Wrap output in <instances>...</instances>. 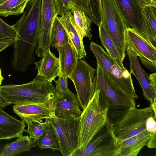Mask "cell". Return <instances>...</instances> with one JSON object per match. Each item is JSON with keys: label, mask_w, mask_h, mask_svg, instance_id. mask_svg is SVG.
I'll list each match as a JSON object with an SVG mask.
<instances>
[{"label": "cell", "mask_w": 156, "mask_h": 156, "mask_svg": "<svg viewBox=\"0 0 156 156\" xmlns=\"http://www.w3.org/2000/svg\"><path fill=\"white\" fill-rule=\"evenodd\" d=\"M69 78L73 82L80 107H86L94 92L96 71L84 60L80 59Z\"/></svg>", "instance_id": "6"}, {"label": "cell", "mask_w": 156, "mask_h": 156, "mask_svg": "<svg viewBox=\"0 0 156 156\" xmlns=\"http://www.w3.org/2000/svg\"><path fill=\"white\" fill-rule=\"evenodd\" d=\"M25 122L18 120L0 108V140L17 137L25 132Z\"/></svg>", "instance_id": "17"}, {"label": "cell", "mask_w": 156, "mask_h": 156, "mask_svg": "<svg viewBox=\"0 0 156 156\" xmlns=\"http://www.w3.org/2000/svg\"><path fill=\"white\" fill-rule=\"evenodd\" d=\"M37 69V76L52 81L60 73L58 58L48 49L41 60L35 63Z\"/></svg>", "instance_id": "18"}, {"label": "cell", "mask_w": 156, "mask_h": 156, "mask_svg": "<svg viewBox=\"0 0 156 156\" xmlns=\"http://www.w3.org/2000/svg\"><path fill=\"white\" fill-rule=\"evenodd\" d=\"M156 98H155L151 102L150 104V107L151 108V109H152L154 115V116L156 117Z\"/></svg>", "instance_id": "40"}, {"label": "cell", "mask_w": 156, "mask_h": 156, "mask_svg": "<svg viewBox=\"0 0 156 156\" xmlns=\"http://www.w3.org/2000/svg\"><path fill=\"white\" fill-rule=\"evenodd\" d=\"M50 38L51 45L57 50L62 47L69 40L68 35L57 16L52 27Z\"/></svg>", "instance_id": "28"}, {"label": "cell", "mask_w": 156, "mask_h": 156, "mask_svg": "<svg viewBox=\"0 0 156 156\" xmlns=\"http://www.w3.org/2000/svg\"><path fill=\"white\" fill-rule=\"evenodd\" d=\"M90 48L102 68L106 71L114 84L130 97L138 98L135 90L131 74L126 69L121 70L115 62L102 46L91 42Z\"/></svg>", "instance_id": "5"}, {"label": "cell", "mask_w": 156, "mask_h": 156, "mask_svg": "<svg viewBox=\"0 0 156 156\" xmlns=\"http://www.w3.org/2000/svg\"><path fill=\"white\" fill-rule=\"evenodd\" d=\"M150 86L154 94L156 95V73H154L149 75Z\"/></svg>", "instance_id": "37"}, {"label": "cell", "mask_w": 156, "mask_h": 156, "mask_svg": "<svg viewBox=\"0 0 156 156\" xmlns=\"http://www.w3.org/2000/svg\"><path fill=\"white\" fill-rule=\"evenodd\" d=\"M36 142L28 135H21L14 142L7 144L4 147L0 156H13L29 151L36 146Z\"/></svg>", "instance_id": "22"}, {"label": "cell", "mask_w": 156, "mask_h": 156, "mask_svg": "<svg viewBox=\"0 0 156 156\" xmlns=\"http://www.w3.org/2000/svg\"><path fill=\"white\" fill-rule=\"evenodd\" d=\"M58 51L60 72L65 74L69 78L78 60L69 39L63 47Z\"/></svg>", "instance_id": "21"}, {"label": "cell", "mask_w": 156, "mask_h": 156, "mask_svg": "<svg viewBox=\"0 0 156 156\" xmlns=\"http://www.w3.org/2000/svg\"><path fill=\"white\" fill-rule=\"evenodd\" d=\"M11 104L5 99L0 91V108H3Z\"/></svg>", "instance_id": "39"}, {"label": "cell", "mask_w": 156, "mask_h": 156, "mask_svg": "<svg viewBox=\"0 0 156 156\" xmlns=\"http://www.w3.org/2000/svg\"><path fill=\"white\" fill-rule=\"evenodd\" d=\"M99 34L101 43L107 51V52L114 60L119 68L122 71L126 69L123 62L120 60L119 54L114 42L109 36L101 22L98 26Z\"/></svg>", "instance_id": "25"}, {"label": "cell", "mask_w": 156, "mask_h": 156, "mask_svg": "<svg viewBox=\"0 0 156 156\" xmlns=\"http://www.w3.org/2000/svg\"><path fill=\"white\" fill-rule=\"evenodd\" d=\"M156 117L154 115L148 117L145 122V127L146 130L150 133L156 132Z\"/></svg>", "instance_id": "33"}, {"label": "cell", "mask_w": 156, "mask_h": 156, "mask_svg": "<svg viewBox=\"0 0 156 156\" xmlns=\"http://www.w3.org/2000/svg\"><path fill=\"white\" fill-rule=\"evenodd\" d=\"M138 4L141 9L146 6L156 7V0H139Z\"/></svg>", "instance_id": "36"}, {"label": "cell", "mask_w": 156, "mask_h": 156, "mask_svg": "<svg viewBox=\"0 0 156 156\" xmlns=\"http://www.w3.org/2000/svg\"><path fill=\"white\" fill-rule=\"evenodd\" d=\"M117 142L113 125L108 120L85 148L78 149L73 156H116Z\"/></svg>", "instance_id": "7"}, {"label": "cell", "mask_w": 156, "mask_h": 156, "mask_svg": "<svg viewBox=\"0 0 156 156\" xmlns=\"http://www.w3.org/2000/svg\"><path fill=\"white\" fill-rule=\"evenodd\" d=\"M97 90L80 117L78 128V149H84L108 120L107 112L100 107Z\"/></svg>", "instance_id": "3"}, {"label": "cell", "mask_w": 156, "mask_h": 156, "mask_svg": "<svg viewBox=\"0 0 156 156\" xmlns=\"http://www.w3.org/2000/svg\"><path fill=\"white\" fill-rule=\"evenodd\" d=\"M101 0H74V3L81 8L98 26L101 21Z\"/></svg>", "instance_id": "24"}, {"label": "cell", "mask_w": 156, "mask_h": 156, "mask_svg": "<svg viewBox=\"0 0 156 156\" xmlns=\"http://www.w3.org/2000/svg\"><path fill=\"white\" fill-rule=\"evenodd\" d=\"M28 126L27 130H25L34 141H36L43 134L49 124L47 119L44 122H40L35 120L23 119Z\"/></svg>", "instance_id": "29"}, {"label": "cell", "mask_w": 156, "mask_h": 156, "mask_svg": "<svg viewBox=\"0 0 156 156\" xmlns=\"http://www.w3.org/2000/svg\"><path fill=\"white\" fill-rule=\"evenodd\" d=\"M139 57L141 62L144 65L152 71H156V63L150 62L143 57Z\"/></svg>", "instance_id": "35"}, {"label": "cell", "mask_w": 156, "mask_h": 156, "mask_svg": "<svg viewBox=\"0 0 156 156\" xmlns=\"http://www.w3.org/2000/svg\"><path fill=\"white\" fill-rule=\"evenodd\" d=\"M154 133L145 130L130 137L117 140L116 156H137Z\"/></svg>", "instance_id": "16"}, {"label": "cell", "mask_w": 156, "mask_h": 156, "mask_svg": "<svg viewBox=\"0 0 156 156\" xmlns=\"http://www.w3.org/2000/svg\"><path fill=\"white\" fill-rule=\"evenodd\" d=\"M143 27L153 45L156 43V7L146 6L141 9Z\"/></svg>", "instance_id": "23"}, {"label": "cell", "mask_w": 156, "mask_h": 156, "mask_svg": "<svg viewBox=\"0 0 156 156\" xmlns=\"http://www.w3.org/2000/svg\"><path fill=\"white\" fill-rule=\"evenodd\" d=\"M125 41L134 49L138 56L143 57L150 62L156 63V47L134 29L127 27Z\"/></svg>", "instance_id": "15"}, {"label": "cell", "mask_w": 156, "mask_h": 156, "mask_svg": "<svg viewBox=\"0 0 156 156\" xmlns=\"http://www.w3.org/2000/svg\"><path fill=\"white\" fill-rule=\"evenodd\" d=\"M125 49L128 57L130 67V73L136 77L142 88L143 95L147 101L151 102L156 95L153 93L150 85L149 75L142 68L139 62L137 55L134 49L125 41Z\"/></svg>", "instance_id": "14"}, {"label": "cell", "mask_w": 156, "mask_h": 156, "mask_svg": "<svg viewBox=\"0 0 156 156\" xmlns=\"http://www.w3.org/2000/svg\"><path fill=\"white\" fill-rule=\"evenodd\" d=\"M114 0L123 16L127 27L133 28L151 42L143 26L141 9L138 4L139 0Z\"/></svg>", "instance_id": "11"}, {"label": "cell", "mask_w": 156, "mask_h": 156, "mask_svg": "<svg viewBox=\"0 0 156 156\" xmlns=\"http://www.w3.org/2000/svg\"><path fill=\"white\" fill-rule=\"evenodd\" d=\"M148 148H156V132L154 133L150 137L146 145Z\"/></svg>", "instance_id": "38"}, {"label": "cell", "mask_w": 156, "mask_h": 156, "mask_svg": "<svg viewBox=\"0 0 156 156\" xmlns=\"http://www.w3.org/2000/svg\"><path fill=\"white\" fill-rule=\"evenodd\" d=\"M30 0H0V16L18 15L24 11Z\"/></svg>", "instance_id": "26"}, {"label": "cell", "mask_w": 156, "mask_h": 156, "mask_svg": "<svg viewBox=\"0 0 156 156\" xmlns=\"http://www.w3.org/2000/svg\"><path fill=\"white\" fill-rule=\"evenodd\" d=\"M80 118L62 119L55 116L47 119L54 128L63 156H73L78 149V128Z\"/></svg>", "instance_id": "8"}, {"label": "cell", "mask_w": 156, "mask_h": 156, "mask_svg": "<svg viewBox=\"0 0 156 156\" xmlns=\"http://www.w3.org/2000/svg\"><path fill=\"white\" fill-rule=\"evenodd\" d=\"M41 21L36 54L42 58L51 47V33L52 27L58 16L53 0H42Z\"/></svg>", "instance_id": "10"}, {"label": "cell", "mask_w": 156, "mask_h": 156, "mask_svg": "<svg viewBox=\"0 0 156 156\" xmlns=\"http://www.w3.org/2000/svg\"><path fill=\"white\" fill-rule=\"evenodd\" d=\"M52 82L37 75L27 83L0 86V91L11 104H44L54 101L58 94Z\"/></svg>", "instance_id": "2"}, {"label": "cell", "mask_w": 156, "mask_h": 156, "mask_svg": "<svg viewBox=\"0 0 156 156\" xmlns=\"http://www.w3.org/2000/svg\"><path fill=\"white\" fill-rule=\"evenodd\" d=\"M57 15L61 16L70 12L74 3V0H53Z\"/></svg>", "instance_id": "31"}, {"label": "cell", "mask_w": 156, "mask_h": 156, "mask_svg": "<svg viewBox=\"0 0 156 156\" xmlns=\"http://www.w3.org/2000/svg\"><path fill=\"white\" fill-rule=\"evenodd\" d=\"M16 39L13 38L0 39V52L9 46L13 45Z\"/></svg>", "instance_id": "34"}, {"label": "cell", "mask_w": 156, "mask_h": 156, "mask_svg": "<svg viewBox=\"0 0 156 156\" xmlns=\"http://www.w3.org/2000/svg\"><path fill=\"white\" fill-rule=\"evenodd\" d=\"M98 89L99 105L107 112L108 120L113 126L118 124L130 110L136 107L135 99L118 88L97 62L95 91Z\"/></svg>", "instance_id": "1"}, {"label": "cell", "mask_w": 156, "mask_h": 156, "mask_svg": "<svg viewBox=\"0 0 156 156\" xmlns=\"http://www.w3.org/2000/svg\"><path fill=\"white\" fill-rule=\"evenodd\" d=\"M18 34L13 25L7 24L0 17V39L13 38L16 39Z\"/></svg>", "instance_id": "30"}, {"label": "cell", "mask_w": 156, "mask_h": 156, "mask_svg": "<svg viewBox=\"0 0 156 156\" xmlns=\"http://www.w3.org/2000/svg\"><path fill=\"white\" fill-rule=\"evenodd\" d=\"M70 12L71 20L75 28L82 38L86 37L90 39L92 37L90 33L92 21L90 18L81 8L75 3Z\"/></svg>", "instance_id": "20"}, {"label": "cell", "mask_w": 156, "mask_h": 156, "mask_svg": "<svg viewBox=\"0 0 156 156\" xmlns=\"http://www.w3.org/2000/svg\"><path fill=\"white\" fill-rule=\"evenodd\" d=\"M82 112L75 94L69 90L66 93L58 94L54 101L55 117L62 119L78 118Z\"/></svg>", "instance_id": "12"}, {"label": "cell", "mask_w": 156, "mask_h": 156, "mask_svg": "<svg viewBox=\"0 0 156 156\" xmlns=\"http://www.w3.org/2000/svg\"><path fill=\"white\" fill-rule=\"evenodd\" d=\"M57 80H54L56 84L55 89L59 94L66 93L69 90L68 87V78L65 74L60 72Z\"/></svg>", "instance_id": "32"}, {"label": "cell", "mask_w": 156, "mask_h": 156, "mask_svg": "<svg viewBox=\"0 0 156 156\" xmlns=\"http://www.w3.org/2000/svg\"><path fill=\"white\" fill-rule=\"evenodd\" d=\"M4 78L3 77L2 74V69L0 67V86L1 85Z\"/></svg>", "instance_id": "41"}, {"label": "cell", "mask_w": 156, "mask_h": 156, "mask_svg": "<svg viewBox=\"0 0 156 156\" xmlns=\"http://www.w3.org/2000/svg\"><path fill=\"white\" fill-rule=\"evenodd\" d=\"M101 22L115 44L122 62L125 57L126 22L114 0H101Z\"/></svg>", "instance_id": "4"}, {"label": "cell", "mask_w": 156, "mask_h": 156, "mask_svg": "<svg viewBox=\"0 0 156 156\" xmlns=\"http://www.w3.org/2000/svg\"><path fill=\"white\" fill-rule=\"evenodd\" d=\"M71 13L69 12L63 16L57 17L66 30L75 52L77 59L86 57L87 54L83 43V38L73 25L70 19Z\"/></svg>", "instance_id": "19"}, {"label": "cell", "mask_w": 156, "mask_h": 156, "mask_svg": "<svg viewBox=\"0 0 156 156\" xmlns=\"http://www.w3.org/2000/svg\"><path fill=\"white\" fill-rule=\"evenodd\" d=\"M36 145L41 149L49 148L59 150L58 139L53 127L49 123L45 130L36 141Z\"/></svg>", "instance_id": "27"}, {"label": "cell", "mask_w": 156, "mask_h": 156, "mask_svg": "<svg viewBox=\"0 0 156 156\" xmlns=\"http://www.w3.org/2000/svg\"><path fill=\"white\" fill-rule=\"evenodd\" d=\"M152 115L154 116L150 106L131 109L118 124L113 126V132L117 140L125 139L146 130V120Z\"/></svg>", "instance_id": "9"}, {"label": "cell", "mask_w": 156, "mask_h": 156, "mask_svg": "<svg viewBox=\"0 0 156 156\" xmlns=\"http://www.w3.org/2000/svg\"><path fill=\"white\" fill-rule=\"evenodd\" d=\"M13 110L22 120L43 122L42 119L55 116L54 101L44 104H15Z\"/></svg>", "instance_id": "13"}]
</instances>
